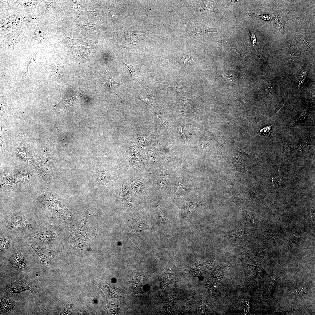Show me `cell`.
<instances>
[{
  "mask_svg": "<svg viewBox=\"0 0 315 315\" xmlns=\"http://www.w3.org/2000/svg\"><path fill=\"white\" fill-rule=\"evenodd\" d=\"M36 14L29 13L10 9L0 12V31H9L23 27L36 20Z\"/></svg>",
  "mask_w": 315,
  "mask_h": 315,
  "instance_id": "6da1fadb",
  "label": "cell"
},
{
  "mask_svg": "<svg viewBox=\"0 0 315 315\" xmlns=\"http://www.w3.org/2000/svg\"><path fill=\"white\" fill-rule=\"evenodd\" d=\"M3 172L1 174V186L6 189L17 190L24 184H30L33 176L31 172L18 169Z\"/></svg>",
  "mask_w": 315,
  "mask_h": 315,
  "instance_id": "7a4b0ae2",
  "label": "cell"
},
{
  "mask_svg": "<svg viewBox=\"0 0 315 315\" xmlns=\"http://www.w3.org/2000/svg\"><path fill=\"white\" fill-rule=\"evenodd\" d=\"M25 36L24 42L30 46L50 44L45 34L40 29L36 20L23 27Z\"/></svg>",
  "mask_w": 315,
  "mask_h": 315,
  "instance_id": "3957f363",
  "label": "cell"
},
{
  "mask_svg": "<svg viewBox=\"0 0 315 315\" xmlns=\"http://www.w3.org/2000/svg\"><path fill=\"white\" fill-rule=\"evenodd\" d=\"M29 245L40 258L44 273L46 272L51 261L61 252L47 249L35 242L30 243Z\"/></svg>",
  "mask_w": 315,
  "mask_h": 315,
  "instance_id": "277c9868",
  "label": "cell"
},
{
  "mask_svg": "<svg viewBox=\"0 0 315 315\" xmlns=\"http://www.w3.org/2000/svg\"><path fill=\"white\" fill-rule=\"evenodd\" d=\"M43 50L39 48H35L29 51L23 56L20 57L19 61L16 64V66L24 80L27 79L28 77V67L29 64L35 62L37 54Z\"/></svg>",
  "mask_w": 315,
  "mask_h": 315,
  "instance_id": "5b68a950",
  "label": "cell"
},
{
  "mask_svg": "<svg viewBox=\"0 0 315 315\" xmlns=\"http://www.w3.org/2000/svg\"><path fill=\"white\" fill-rule=\"evenodd\" d=\"M23 27L18 28L8 34L0 36V45L16 54L14 50L15 45L18 42L19 36L22 33Z\"/></svg>",
  "mask_w": 315,
  "mask_h": 315,
  "instance_id": "8992f818",
  "label": "cell"
},
{
  "mask_svg": "<svg viewBox=\"0 0 315 315\" xmlns=\"http://www.w3.org/2000/svg\"><path fill=\"white\" fill-rule=\"evenodd\" d=\"M43 2L44 1L41 0H15L9 7V10L36 14L34 13V11L38 10Z\"/></svg>",
  "mask_w": 315,
  "mask_h": 315,
  "instance_id": "52a82bcc",
  "label": "cell"
},
{
  "mask_svg": "<svg viewBox=\"0 0 315 315\" xmlns=\"http://www.w3.org/2000/svg\"><path fill=\"white\" fill-rule=\"evenodd\" d=\"M6 224L9 228L17 231H23L30 228H33L30 222L23 218H16L8 219L6 222Z\"/></svg>",
  "mask_w": 315,
  "mask_h": 315,
  "instance_id": "ba28073f",
  "label": "cell"
},
{
  "mask_svg": "<svg viewBox=\"0 0 315 315\" xmlns=\"http://www.w3.org/2000/svg\"><path fill=\"white\" fill-rule=\"evenodd\" d=\"M61 100L58 103L54 105L53 107L56 108L59 111L61 112L64 109L69 107L76 105L80 101L81 94V91L76 95L68 99L63 100L61 99V94L60 88Z\"/></svg>",
  "mask_w": 315,
  "mask_h": 315,
  "instance_id": "9c48e42d",
  "label": "cell"
},
{
  "mask_svg": "<svg viewBox=\"0 0 315 315\" xmlns=\"http://www.w3.org/2000/svg\"><path fill=\"white\" fill-rule=\"evenodd\" d=\"M48 73L50 77L55 76L59 83L62 82L65 76V71L62 65L57 62L52 63L50 65Z\"/></svg>",
  "mask_w": 315,
  "mask_h": 315,
  "instance_id": "30bf717a",
  "label": "cell"
},
{
  "mask_svg": "<svg viewBox=\"0 0 315 315\" xmlns=\"http://www.w3.org/2000/svg\"><path fill=\"white\" fill-rule=\"evenodd\" d=\"M6 287L10 293H20L25 291L34 292V289L27 283L23 282H16L8 284Z\"/></svg>",
  "mask_w": 315,
  "mask_h": 315,
  "instance_id": "8fae6325",
  "label": "cell"
},
{
  "mask_svg": "<svg viewBox=\"0 0 315 315\" xmlns=\"http://www.w3.org/2000/svg\"><path fill=\"white\" fill-rule=\"evenodd\" d=\"M56 234L49 230H40L27 236L38 239L44 242L50 241L54 238Z\"/></svg>",
  "mask_w": 315,
  "mask_h": 315,
  "instance_id": "7c38bea8",
  "label": "cell"
},
{
  "mask_svg": "<svg viewBox=\"0 0 315 315\" xmlns=\"http://www.w3.org/2000/svg\"><path fill=\"white\" fill-rule=\"evenodd\" d=\"M125 65L130 70L132 75V79L138 85L144 88H146V84L141 78L139 72L132 64H127L123 61H120Z\"/></svg>",
  "mask_w": 315,
  "mask_h": 315,
  "instance_id": "4fadbf2b",
  "label": "cell"
},
{
  "mask_svg": "<svg viewBox=\"0 0 315 315\" xmlns=\"http://www.w3.org/2000/svg\"><path fill=\"white\" fill-rule=\"evenodd\" d=\"M147 272H137L133 278L132 282L133 288L134 291L138 293L147 279L146 276Z\"/></svg>",
  "mask_w": 315,
  "mask_h": 315,
  "instance_id": "5bb4252c",
  "label": "cell"
},
{
  "mask_svg": "<svg viewBox=\"0 0 315 315\" xmlns=\"http://www.w3.org/2000/svg\"><path fill=\"white\" fill-rule=\"evenodd\" d=\"M0 300L1 313L11 311L15 308L18 304L17 302L7 298H1Z\"/></svg>",
  "mask_w": 315,
  "mask_h": 315,
  "instance_id": "9a60e30c",
  "label": "cell"
},
{
  "mask_svg": "<svg viewBox=\"0 0 315 315\" xmlns=\"http://www.w3.org/2000/svg\"><path fill=\"white\" fill-rule=\"evenodd\" d=\"M10 264L13 267L18 269L24 268L26 262L23 256L21 254H15L9 260Z\"/></svg>",
  "mask_w": 315,
  "mask_h": 315,
  "instance_id": "2e32d148",
  "label": "cell"
},
{
  "mask_svg": "<svg viewBox=\"0 0 315 315\" xmlns=\"http://www.w3.org/2000/svg\"><path fill=\"white\" fill-rule=\"evenodd\" d=\"M143 32H136L130 31L124 34V38L125 40L130 42V43H137L140 40H143V36L144 35Z\"/></svg>",
  "mask_w": 315,
  "mask_h": 315,
  "instance_id": "e0dca14e",
  "label": "cell"
},
{
  "mask_svg": "<svg viewBox=\"0 0 315 315\" xmlns=\"http://www.w3.org/2000/svg\"><path fill=\"white\" fill-rule=\"evenodd\" d=\"M103 83L107 90L111 92V87L113 85H123L115 81L112 78L109 69L106 70L105 72L103 78Z\"/></svg>",
  "mask_w": 315,
  "mask_h": 315,
  "instance_id": "ac0fdd59",
  "label": "cell"
},
{
  "mask_svg": "<svg viewBox=\"0 0 315 315\" xmlns=\"http://www.w3.org/2000/svg\"><path fill=\"white\" fill-rule=\"evenodd\" d=\"M103 306L108 314H115L119 309V307L113 301L106 300L103 303Z\"/></svg>",
  "mask_w": 315,
  "mask_h": 315,
  "instance_id": "d6986e66",
  "label": "cell"
},
{
  "mask_svg": "<svg viewBox=\"0 0 315 315\" xmlns=\"http://www.w3.org/2000/svg\"><path fill=\"white\" fill-rule=\"evenodd\" d=\"M232 168L234 171L244 173L247 175L250 174L244 167L240 156L237 158L235 157L234 159Z\"/></svg>",
  "mask_w": 315,
  "mask_h": 315,
  "instance_id": "ffe728a7",
  "label": "cell"
},
{
  "mask_svg": "<svg viewBox=\"0 0 315 315\" xmlns=\"http://www.w3.org/2000/svg\"><path fill=\"white\" fill-rule=\"evenodd\" d=\"M11 99L5 93L0 95V116H3L8 106L10 104Z\"/></svg>",
  "mask_w": 315,
  "mask_h": 315,
  "instance_id": "44dd1931",
  "label": "cell"
},
{
  "mask_svg": "<svg viewBox=\"0 0 315 315\" xmlns=\"http://www.w3.org/2000/svg\"><path fill=\"white\" fill-rule=\"evenodd\" d=\"M248 233L243 229H238L230 231L228 233V236L230 238L245 239L248 236Z\"/></svg>",
  "mask_w": 315,
  "mask_h": 315,
  "instance_id": "7402d4cb",
  "label": "cell"
},
{
  "mask_svg": "<svg viewBox=\"0 0 315 315\" xmlns=\"http://www.w3.org/2000/svg\"><path fill=\"white\" fill-rule=\"evenodd\" d=\"M11 241L7 236L1 235L0 250L1 253L5 252L10 246Z\"/></svg>",
  "mask_w": 315,
  "mask_h": 315,
  "instance_id": "603a6c76",
  "label": "cell"
},
{
  "mask_svg": "<svg viewBox=\"0 0 315 315\" xmlns=\"http://www.w3.org/2000/svg\"><path fill=\"white\" fill-rule=\"evenodd\" d=\"M105 173L103 172H98L96 174V179L99 185H105L109 187V178Z\"/></svg>",
  "mask_w": 315,
  "mask_h": 315,
  "instance_id": "cb8c5ba5",
  "label": "cell"
},
{
  "mask_svg": "<svg viewBox=\"0 0 315 315\" xmlns=\"http://www.w3.org/2000/svg\"><path fill=\"white\" fill-rule=\"evenodd\" d=\"M249 194L251 197L255 198L262 202L263 200V194L258 188H253L249 190Z\"/></svg>",
  "mask_w": 315,
  "mask_h": 315,
  "instance_id": "d4e9b609",
  "label": "cell"
},
{
  "mask_svg": "<svg viewBox=\"0 0 315 315\" xmlns=\"http://www.w3.org/2000/svg\"><path fill=\"white\" fill-rule=\"evenodd\" d=\"M178 181V185L176 187V192L178 196L180 198H182L186 194L188 190L185 188L181 179H179Z\"/></svg>",
  "mask_w": 315,
  "mask_h": 315,
  "instance_id": "484cf974",
  "label": "cell"
},
{
  "mask_svg": "<svg viewBox=\"0 0 315 315\" xmlns=\"http://www.w3.org/2000/svg\"><path fill=\"white\" fill-rule=\"evenodd\" d=\"M0 12L8 10L9 7L14 3L15 0H0Z\"/></svg>",
  "mask_w": 315,
  "mask_h": 315,
  "instance_id": "4316f807",
  "label": "cell"
},
{
  "mask_svg": "<svg viewBox=\"0 0 315 315\" xmlns=\"http://www.w3.org/2000/svg\"><path fill=\"white\" fill-rule=\"evenodd\" d=\"M199 9L201 11H209L215 13H217V10L211 3H203L200 7Z\"/></svg>",
  "mask_w": 315,
  "mask_h": 315,
  "instance_id": "83f0119b",
  "label": "cell"
},
{
  "mask_svg": "<svg viewBox=\"0 0 315 315\" xmlns=\"http://www.w3.org/2000/svg\"><path fill=\"white\" fill-rule=\"evenodd\" d=\"M199 203L186 202L185 208L186 211L188 213L193 212L196 209Z\"/></svg>",
  "mask_w": 315,
  "mask_h": 315,
  "instance_id": "f1b7e54d",
  "label": "cell"
},
{
  "mask_svg": "<svg viewBox=\"0 0 315 315\" xmlns=\"http://www.w3.org/2000/svg\"><path fill=\"white\" fill-rule=\"evenodd\" d=\"M246 13L248 15L251 16H254L256 17L266 21L271 20L273 19L274 18V16L273 15L268 14L259 15L254 13Z\"/></svg>",
  "mask_w": 315,
  "mask_h": 315,
  "instance_id": "f546056e",
  "label": "cell"
},
{
  "mask_svg": "<svg viewBox=\"0 0 315 315\" xmlns=\"http://www.w3.org/2000/svg\"><path fill=\"white\" fill-rule=\"evenodd\" d=\"M192 60V58L190 57L186 53L184 54L182 58L179 61L183 64L186 65H188L191 63Z\"/></svg>",
  "mask_w": 315,
  "mask_h": 315,
  "instance_id": "4dcf8cb0",
  "label": "cell"
},
{
  "mask_svg": "<svg viewBox=\"0 0 315 315\" xmlns=\"http://www.w3.org/2000/svg\"><path fill=\"white\" fill-rule=\"evenodd\" d=\"M250 32L251 39L253 48L256 52V38L254 32L252 30L251 28H250Z\"/></svg>",
  "mask_w": 315,
  "mask_h": 315,
  "instance_id": "1f68e13d",
  "label": "cell"
},
{
  "mask_svg": "<svg viewBox=\"0 0 315 315\" xmlns=\"http://www.w3.org/2000/svg\"><path fill=\"white\" fill-rule=\"evenodd\" d=\"M273 87V84L271 81H269L267 82L265 89L266 93L267 94L269 95L272 92Z\"/></svg>",
  "mask_w": 315,
  "mask_h": 315,
  "instance_id": "d6a6232c",
  "label": "cell"
},
{
  "mask_svg": "<svg viewBox=\"0 0 315 315\" xmlns=\"http://www.w3.org/2000/svg\"><path fill=\"white\" fill-rule=\"evenodd\" d=\"M312 40V38L310 37L306 36H304L302 39V42L304 43L305 46L307 47H309L312 45V43L313 42Z\"/></svg>",
  "mask_w": 315,
  "mask_h": 315,
  "instance_id": "836d02e7",
  "label": "cell"
},
{
  "mask_svg": "<svg viewBox=\"0 0 315 315\" xmlns=\"http://www.w3.org/2000/svg\"><path fill=\"white\" fill-rule=\"evenodd\" d=\"M242 211L247 220L251 221H253L252 215L248 210L244 209Z\"/></svg>",
  "mask_w": 315,
  "mask_h": 315,
  "instance_id": "e575fe53",
  "label": "cell"
},
{
  "mask_svg": "<svg viewBox=\"0 0 315 315\" xmlns=\"http://www.w3.org/2000/svg\"><path fill=\"white\" fill-rule=\"evenodd\" d=\"M237 150L238 151H239V152L246 154L249 156L252 157L255 160H257L258 159V158L256 157L255 155L253 153L246 151L238 147L237 148Z\"/></svg>",
  "mask_w": 315,
  "mask_h": 315,
  "instance_id": "d590c367",
  "label": "cell"
},
{
  "mask_svg": "<svg viewBox=\"0 0 315 315\" xmlns=\"http://www.w3.org/2000/svg\"><path fill=\"white\" fill-rule=\"evenodd\" d=\"M272 125L266 126L260 130V132L263 135L266 134L269 132L271 128Z\"/></svg>",
  "mask_w": 315,
  "mask_h": 315,
  "instance_id": "8d00e7d4",
  "label": "cell"
},
{
  "mask_svg": "<svg viewBox=\"0 0 315 315\" xmlns=\"http://www.w3.org/2000/svg\"><path fill=\"white\" fill-rule=\"evenodd\" d=\"M306 111L304 110L300 115L295 120V121L300 122L304 120L306 117Z\"/></svg>",
  "mask_w": 315,
  "mask_h": 315,
  "instance_id": "74e56055",
  "label": "cell"
},
{
  "mask_svg": "<svg viewBox=\"0 0 315 315\" xmlns=\"http://www.w3.org/2000/svg\"><path fill=\"white\" fill-rule=\"evenodd\" d=\"M0 149L1 148L2 145L4 142L10 139H12V137H8L2 135L1 134H0Z\"/></svg>",
  "mask_w": 315,
  "mask_h": 315,
  "instance_id": "f35d334b",
  "label": "cell"
},
{
  "mask_svg": "<svg viewBox=\"0 0 315 315\" xmlns=\"http://www.w3.org/2000/svg\"><path fill=\"white\" fill-rule=\"evenodd\" d=\"M239 1V0H233V1L231 0V1L234 2H238Z\"/></svg>",
  "mask_w": 315,
  "mask_h": 315,
  "instance_id": "ab89813d",
  "label": "cell"
}]
</instances>
